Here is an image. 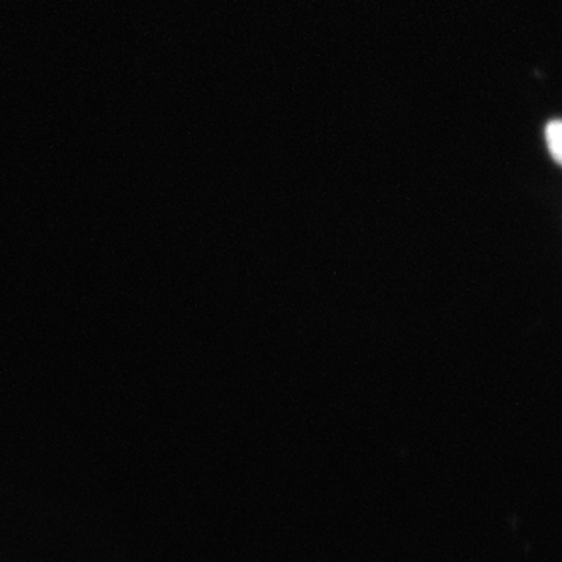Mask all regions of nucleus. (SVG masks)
<instances>
[{"label":"nucleus","instance_id":"nucleus-1","mask_svg":"<svg viewBox=\"0 0 562 562\" xmlns=\"http://www.w3.org/2000/svg\"><path fill=\"white\" fill-rule=\"evenodd\" d=\"M547 144L554 161L561 162L562 158V125L560 121H552L546 128Z\"/></svg>","mask_w":562,"mask_h":562}]
</instances>
